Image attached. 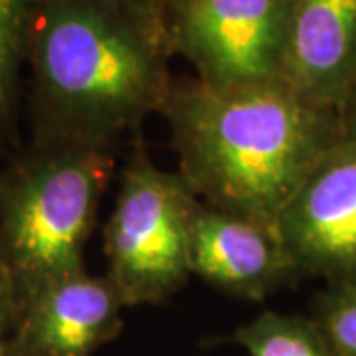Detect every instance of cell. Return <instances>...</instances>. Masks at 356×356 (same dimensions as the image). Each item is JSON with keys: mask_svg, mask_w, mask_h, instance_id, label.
Here are the masks:
<instances>
[{"mask_svg": "<svg viewBox=\"0 0 356 356\" xmlns=\"http://www.w3.org/2000/svg\"><path fill=\"white\" fill-rule=\"evenodd\" d=\"M192 273L224 291L264 299L297 273L275 226L200 204L192 224Z\"/></svg>", "mask_w": 356, "mask_h": 356, "instance_id": "8", "label": "cell"}, {"mask_svg": "<svg viewBox=\"0 0 356 356\" xmlns=\"http://www.w3.org/2000/svg\"><path fill=\"white\" fill-rule=\"evenodd\" d=\"M344 285H356V277L353 281H350V283H344Z\"/></svg>", "mask_w": 356, "mask_h": 356, "instance_id": "17", "label": "cell"}, {"mask_svg": "<svg viewBox=\"0 0 356 356\" xmlns=\"http://www.w3.org/2000/svg\"><path fill=\"white\" fill-rule=\"evenodd\" d=\"M165 115L180 177L196 196L269 226L341 139L339 111L283 79L229 88L178 83Z\"/></svg>", "mask_w": 356, "mask_h": 356, "instance_id": "2", "label": "cell"}, {"mask_svg": "<svg viewBox=\"0 0 356 356\" xmlns=\"http://www.w3.org/2000/svg\"><path fill=\"white\" fill-rule=\"evenodd\" d=\"M20 307H22V299L18 287L8 269L0 261V341L13 337L20 317Z\"/></svg>", "mask_w": 356, "mask_h": 356, "instance_id": "13", "label": "cell"}, {"mask_svg": "<svg viewBox=\"0 0 356 356\" xmlns=\"http://www.w3.org/2000/svg\"><path fill=\"white\" fill-rule=\"evenodd\" d=\"M313 321L337 356H356V285H332L321 295Z\"/></svg>", "mask_w": 356, "mask_h": 356, "instance_id": "12", "label": "cell"}, {"mask_svg": "<svg viewBox=\"0 0 356 356\" xmlns=\"http://www.w3.org/2000/svg\"><path fill=\"white\" fill-rule=\"evenodd\" d=\"M200 198L145 151L123 170L113 214L103 229L107 277L125 307L153 305L192 273V224Z\"/></svg>", "mask_w": 356, "mask_h": 356, "instance_id": "4", "label": "cell"}, {"mask_svg": "<svg viewBox=\"0 0 356 356\" xmlns=\"http://www.w3.org/2000/svg\"><path fill=\"white\" fill-rule=\"evenodd\" d=\"M125 2L131 4V6H135V8H139L140 13L154 16V18L166 22L168 10H170V6H172L175 0H125Z\"/></svg>", "mask_w": 356, "mask_h": 356, "instance_id": "15", "label": "cell"}, {"mask_svg": "<svg viewBox=\"0 0 356 356\" xmlns=\"http://www.w3.org/2000/svg\"><path fill=\"white\" fill-rule=\"evenodd\" d=\"M283 81L341 109L356 88V0H293Z\"/></svg>", "mask_w": 356, "mask_h": 356, "instance_id": "9", "label": "cell"}, {"mask_svg": "<svg viewBox=\"0 0 356 356\" xmlns=\"http://www.w3.org/2000/svg\"><path fill=\"white\" fill-rule=\"evenodd\" d=\"M38 0H0V151L13 133L20 70L28 64Z\"/></svg>", "mask_w": 356, "mask_h": 356, "instance_id": "10", "label": "cell"}, {"mask_svg": "<svg viewBox=\"0 0 356 356\" xmlns=\"http://www.w3.org/2000/svg\"><path fill=\"white\" fill-rule=\"evenodd\" d=\"M341 119V139L356 147V88L350 91L343 107L339 109Z\"/></svg>", "mask_w": 356, "mask_h": 356, "instance_id": "14", "label": "cell"}, {"mask_svg": "<svg viewBox=\"0 0 356 356\" xmlns=\"http://www.w3.org/2000/svg\"><path fill=\"white\" fill-rule=\"evenodd\" d=\"M291 8L293 0H175L166 18L172 54L210 86L280 81Z\"/></svg>", "mask_w": 356, "mask_h": 356, "instance_id": "5", "label": "cell"}, {"mask_svg": "<svg viewBox=\"0 0 356 356\" xmlns=\"http://www.w3.org/2000/svg\"><path fill=\"white\" fill-rule=\"evenodd\" d=\"M0 356H18V353H16V348H14V344L10 339L0 341Z\"/></svg>", "mask_w": 356, "mask_h": 356, "instance_id": "16", "label": "cell"}, {"mask_svg": "<svg viewBox=\"0 0 356 356\" xmlns=\"http://www.w3.org/2000/svg\"><path fill=\"white\" fill-rule=\"evenodd\" d=\"M293 266L344 285L356 277V147L339 139L275 222Z\"/></svg>", "mask_w": 356, "mask_h": 356, "instance_id": "6", "label": "cell"}, {"mask_svg": "<svg viewBox=\"0 0 356 356\" xmlns=\"http://www.w3.org/2000/svg\"><path fill=\"white\" fill-rule=\"evenodd\" d=\"M168 26L125 0H38L28 64L36 139L111 149L165 113Z\"/></svg>", "mask_w": 356, "mask_h": 356, "instance_id": "1", "label": "cell"}, {"mask_svg": "<svg viewBox=\"0 0 356 356\" xmlns=\"http://www.w3.org/2000/svg\"><path fill=\"white\" fill-rule=\"evenodd\" d=\"M123 307L107 275L72 273L22 297L10 341L18 356H93L119 334Z\"/></svg>", "mask_w": 356, "mask_h": 356, "instance_id": "7", "label": "cell"}, {"mask_svg": "<svg viewBox=\"0 0 356 356\" xmlns=\"http://www.w3.org/2000/svg\"><path fill=\"white\" fill-rule=\"evenodd\" d=\"M234 341L250 356H337L313 318L266 311L240 327Z\"/></svg>", "mask_w": 356, "mask_h": 356, "instance_id": "11", "label": "cell"}, {"mask_svg": "<svg viewBox=\"0 0 356 356\" xmlns=\"http://www.w3.org/2000/svg\"><path fill=\"white\" fill-rule=\"evenodd\" d=\"M111 172V149L36 137L0 166V261L20 299L86 271L83 250Z\"/></svg>", "mask_w": 356, "mask_h": 356, "instance_id": "3", "label": "cell"}]
</instances>
